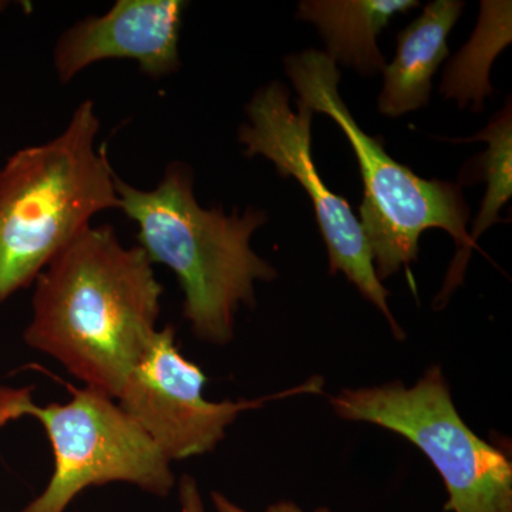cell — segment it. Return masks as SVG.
<instances>
[{
	"label": "cell",
	"instance_id": "10",
	"mask_svg": "<svg viewBox=\"0 0 512 512\" xmlns=\"http://www.w3.org/2000/svg\"><path fill=\"white\" fill-rule=\"evenodd\" d=\"M463 9L458 0H434L397 35L396 56L384 66L377 103L383 116L394 119L429 104L434 74L450 55L447 37Z\"/></svg>",
	"mask_w": 512,
	"mask_h": 512
},
{
	"label": "cell",
	"instance_id": "8",
	"mask_svg": "<svg viewBox=\"0 0 512 512\" xmlns=\"http://www.w3.org/2000/svg\"><path fill=\"white\" fill-rule=\"evenodd\" d=\"M207 376L181 355L174 326L154 333L121 384L116 402L168 461L210 453L238 414L269 400L215 403L204 397Z\"/></svg>",
	"mask_w": 512,
	"mask_h": 512
},
{
	"label": "cell",
	"instance_id": "6",
	"mask_svg": "<svg viewBox=\"0 0 512 512\" xmlns=\"http://www.w3.org/2000/svg\"><path fill=\"white\" fill-rule=\"evenodd\" d=\"M330 404L340 419L375 424L419 447L446 485L444 511L512 512L510 458L464 423L439 366L412 387L346 389Z\"/></svg>",
	"mask_w": 512,
	"mask_h": 512
},
{
	"label": "cell",
	"instance_id": "2",
	"mask_svg": "<svg viewBox=\"0 0 512 512\" xmlns=\"http://www.w3.org/2000/svg\"><path fill=\"white\" fill-rule=\"evenodd\" d=\"M120 210L136 222L138 247L151 264L177 276L184 293L183 315L195 338L212 345L234 339L239 306L255 305L256 282L274 281V266L256 255L251 238L268 222L264 210L225 214L202 208L187 164L171 163L153 190H140L116 177Z\"/></svg>",
	"mask_w": 512,
	"mask_h": 512
},
{
	"label": "cell",
	"instance_id": "13",
	"mask_svg": "<svg viewBox=\"0 0 512 512\" xmlns=\"http://www.w3.org/2000/svg\"><path fill=\"white\" fill-rule=\"evenodd\" d=\"M512 110L511 99L500 113L495 114L487 127L478 131L476 136L458 138L456 143H473V141H485L488 144L487 150L480 156L471 160L470 164L464 167L460 177V185L473 184L477 181H485L483 204L476 220H474L473 231L468 234L471 249L476 245L477 239L487 231L488 228L504 222L500 217V211L504 205L511 200L512 195Z\"/></svg>",
	"mask_w": 512,
	"mask_h": 512
},
{
	"label": "cell",
	"instance_id": "1",
	"mask_svg": "<svg viewBox=\"0 0 512 512\" xmlns=\"http://www.w3.org/2000/svg\"><path fill=\"white\" fill-rule=\"evenodd\" d=\"M163 293L143 249L124 247L110 225L90 227L37 276L23 340L116 399L157 332Z\"/></svg>",
	"mask_w": 512,
	"mask_h": 512
},
{
	"label": "cell",
	"instance_id": "3",
	"mask_svg": "<svg viewBox=\"0 0 512 512\" xmlns=\"http://www.w3.org/2000/svg\"><path fill=\"white\" fill-rule=\"evenodd\" d=\"M100 120L83 101L63 133L23 148L0 168V305L37 276L106 210H120Z\"/></svg>",
	"mask_w": 512,
	"mask_h": 512
},
{
	"label": "cell",
	"instance_id": "4",
	"mask_svg": "<svg viewBox=\"0 0 512 512\" xmlns=\"http://www.w3.org/2000/svg\"><path fill=\"white\" fill-rule=\"evenodd\" d=\"M285 70L298 93L296 103L313 114L329 116L353 148L363 180L359 222L377 278L383 282L417 261L421 234L440 228L460 249L444 286L443 293L448 295L460 284L473 251L467 232L470 210L460 185L424 180L393 160L377 138L367 136L340 97V72L325 52L293 53L285 59Z\"/></svg>",
	"mask_w": 512,
	"mask_h": 512
},
{
	"label": "cell",
	"instance_id": "7",
	"mask_svg": "<svg viewBox=\"0 0 512 512\" xmlns=\"http://www.w3.org/2000/svg\"><path fill=\"white\" fill-rule=\"evenodd\" d=\"M289 101L285 84L271 82L256 90L245 106L248 121L238 130L244 156L268 158L279 177L295 178L302 185L311 198L320 234L328 248L330 274L342 272L386 316L394 336L403 339L404 332L387 303L390 293L377 278L359 218L346 198L326 187L313 161V113L299 103L298 111H293Z\"/></svg>",
	"mask_w": 512,
	"mask_h": 512
},
{
	"label": "cell",
	"instance_id": "15",
	"mask_svg": "<svg viewBox=\"0 0 512 512\" xmlns=\"http://www.w3.org/2000/svg\"><path fill=\"white\" fill-rule=\"evenodd\" d=\"M178 497H180L181 512H205L200 487L197 480L190 474H184L178 483Z\"/></svg>",
	"mask_w": 512,
	"mask_h": 512
},
{
	"label": "cell",
	"instance_id": "11",
	"mask_svg": "<svg viewBox=\"0 0 512 512\" xmlns=\"http://www.w3.org/2000/svg\"><path fill=\"white\" fill-rule=\"evenodd\" d=\"M419 5L414 0H303L298 18L318 28L333 62L376 76L386 66L377 36L394 16Z\"/></svg>",
	"mask_w": 512,
	"mask_h": 512
},
{
	"label": "cell",
	"instance_id": "9",
	"mask_svg": "<svg viewBox=\"0 0 512 512\" xmlns=\"http://www.w3.org/2000/svg\"><path fill=\"white\" fill-rule=\"evenodd\" d=\"M183 0H119L109 12L79 20L57 40L53 63L60 82L103 60H134L151 79L180 69Z\"/></svg>",
	"mask_w": 512,
	"mask_h": 512
},
{
	"label": "cell",
	"instance_id": "12",
	"mask_svg": "<svg viewBox=\"0 0 512 512\" xmlns=\"http://www.w3.org/2000/svg\"><path fill=\"white\" fill-rule=\"evenodd\" d=\"M511 2L484 0L473 36L444 70L440 92L461 110L481 111L494 93L490 69L495 57L511 43Z\"/></svg>",
	"mask_w": 512,
	"mask_h": 512
},
{
	"label": "cell",
	"instance_id": "16",
	"mask_svg": "<svg viewBox=\"0 0 512 512\" xmlns=\"http://www.w3.org/2000/svg\"><path fill=\"white\" fill-rule=\"evenodd\" d=\"M5 5H6V3L0 2V10H2L3 8H5Z\"/></svg>",
	"mask_w": 512,
	"mask_h": 512
},
{
	"label": "cell",
	"instance_id": "5",
	"mask_svg": "<svg viewBox=\"0 0 512 512\" xmlns=\"http://www.w3.org/2000/svg\"><path fill=\"white\" fill-rule=\"evenodd\" d=\"M69 390L70 402L37 406L30 387L0 386V427L33 417L45 429L55 456L45 491L20 512H64L86 488L110 483L167 497L175 484L170 461L116 399L90 387Z\"/></svg>",
	"mask_w": 512,
	"mask_h": 512
},
{
	"label": "cell",
	"instance_id": "14",
	"mask_svg": "<svg viewBox=\"0 0 512 512\" xmlns=\"http://www.w3.org/2000/svg\"><path fill=\"white\" fill-rule=\"evenodd\" d=\"M212 503H214L215 510L217 512H248L245 511L244 508L238 507L237 504L232 503L231 500H228L224 494L217 493L214 491L212 493ZM265 512H305L301 507H298L295 503H291V501H279V503H275L269 505L266 508ZM313 512H330L328 507H319L316 508Z\"/></svg>",
	"mask_w": 512,
	"mask_h": 512
}]
</instances>
